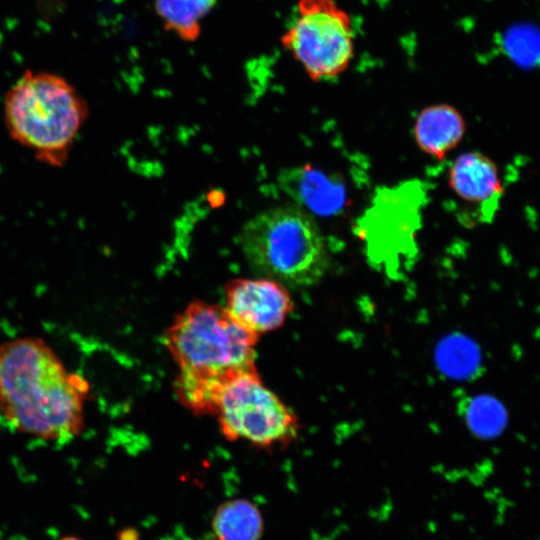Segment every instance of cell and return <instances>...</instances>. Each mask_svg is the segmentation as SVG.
Segmentation results:
<instances>
[{
    "label": "cell",
    "instance_id": "277c9868",
    "mask_svg": "<svg viewBox=\"0 0 540 540\" xmlns=\"http://www.w3.org/2000/svg\"><path fill=\"white\" fill-rule=\"evenodd\" d=\"M239 243L257 273L281 283L313 285L328 269L322 232L296 207H276L254 216L242 227Z\"/></svg>",
    "mask_w": 540,
    "mask_h": 540
},
{
    "label": "cell",
    "instance_id": "30bf717a",
    "mask_svg": "<svg viewBox=\"0 0 540 540\" xmlns=\"http://www.w3.org/2000/svg\"><path fill=\"white\" fill-rule=\"evenodd\" d=\"M278 182L295 201L317 214H332L345 200L341 184L310 166L283 170Z\"/></svg>",
    "mask_w": 540,
    "mask_h": 540
},
{
    "label": "cell",
    "instance_id": "e0dca14e",
    "mask_svg": "<svg viewBox=\"0 0 540 540\" xmlns=\"http://www.w3.org/2000/svg\"><path fill=\"white\" fill-rule=\"evenodd\" d=\"M56 540H82V539L77 536L67 535V536H62L60 538H57Z\"/></svg>",
    "mask_w": 540,
    "mask_h": 540
},
{
    "label": "cell",
    "instance_id": "6da1fadb",
    "mask_svg": "<svg viewBox=\"0 0 540 540\" xmlns=\"http://www.w3.org/2000/svg\"><path fill=\"white\" fill-rule=\"evenodd\" d=\"M88 388L43 339L0 344V414L16 431L45 441L75 438L84 427Z\"/></svg>",
    "mask_w": 540,
    "mask_h": 540
},
{
    "label": "cell",
    "instance_id": "9c48e42d",
    "mask_svg": "<svg viewBox=\"0 0 540 540\" xmlns=\"http://www.w3.org/2000/svg\"><path fill=\"white\" fill-rule=\"evenodd\" d=\"M466 123L462 114L452 105L433 104L417 115L413 134L419 149L441 160L463 139Z\"/></svg>",
    "mask_w": 540,
    "mask_h": 540
},
{
    "label": "cell",
    "instance_id": "3957f363",
    "mask_svg": "<svg viewBox=\"0 0 540 540\" xmlns=\"http://www.w3.org/2000/svg\"><path fill=\"white\" fill-rule=\"evenodd\" d=\"M88 112L76 89L49 72L26 71L4 100L9 136L51 167L65 164Z\"/></svg>",
    "mask_w": 540,
    "mask_h": 540
},
{
    "label": "cell",
    "instance_id": "7a4b0ae2",
    "mask_svg": "<svg viewBox=\"0 0 540 540\" xmlns=\"http://www.w3.org/2000/svg\"><path fill=\"white\" fill-rule=\"evenodd\" d=\"M258 336L225 307L203 301L189 304L164 335L178 367V400L195 414H215L224 389L236 378L257 371Z\"/></svg>",
    "mask_w": 540,
    "mask_h": 540
},
{
    "label": "cell",
    "instance_id": "52a82bcc",
    "mask_svg": "<svg viewBox=\"0 0 540 540\" xmlns=\"http://www.w3.org/2000/svg\"><path fill=\"white\" fill-rule=\"evenodd\" d=\"M225 308L244 328L259 335L283 325L293 309L284 284L270 278H238L225 287Z\"/></svg>",
    "mask_w": 540,
    "mask_h": 540
},
{
    "label": "cell",
    "instance_id": "2e32d148",
    "mask_svg": "<svg viewBox=\"0 0 540 540\" xmlns=\"http://www.w3.org/2000/svg\"><path fill=\"white\" fill-rule=\"evenodd\" d=\"M117 540H139V534L133 528L123 529L119 532Z\"/></svg>",
    "mask_w": 540,
    "mask_h": 540
},
{
    "label": "cell",
    "instance_id": "8992f818",
    "mask_svg": "<svg viewBox=\"0 0 540 540\" xmlns=\"http://www.w3.org/2000/svg\"><path fill=\"white\" fill-rule=\"evenodd\" d=\"M215 414L227 439L261 447L289 444L299 431L297 416L263 385L257 371L236 378L224 389Z\"/></svg>",
    "mask_w": 540,
    "mask_h": 540
},
{
    "label": "cell",
    "instance_id": "5bb4252c",
    "mask_svg": "<svg viewBox=\"0 0 540 540\" xmlns=\"http://www.w3.org/2000/svg\"><path fill=\"white\" fill-rule=\"evenodd\" d=\"M436 358L443 372L453 377L470 375L477 363V351L464 337L453 336L444 339L438 346Z\"/></svg>",
    "mask_w": 540,
    "mask_h": 540
},
{
    "label": "cell",
    "instance_id": "8fae6325",
    "mask_svg": "<svg viewBox=\"0 0 540 540\" xmlns=\"http://www.w3.org/2000/svg\"><path fill=\"white\" fill-rule=\"evenodd\" d=\"M217 540H261L264 522L260 510L247 499H232L220 504L212 518Z\"/></svg>",
    "mask_w": 540,
    "mask_h": 540
},
{
    "label": "cell",
    "instance_id": "5b68a950",
    "mask_svg": "<svg viewBox=\"0 0 540 540\" xmlns=\"http://www.w3.org/2000/svg\"><path fill=\"white\" fill-rule=\"evenodd\" d=\"M296 16L281 35L282 46L314 81L345 72L354 57L349 14L336 0H298Z\"/></svg>",
    "mask_w": 540,
    "mask_h": 540
},
{
    "label": "cell",
    "instance_id": "7c38bea8",
    "mask_svg": "<svg viewBox=\"0 0 540 540\" xmlns=\"http://www.w3.org/2000/svg\"><path fill=\"white\" fill-rule=\"evenodd\" d=\"M218 0H154V10L163 27L179 39L193 42L200 37L204 18Z\"/></svg>",
    "mask_w": 540,
    "mask_h": 540
},
{
    "label": "cell",
    "instance_id": "4fadbf2b",
    "mask_svg": "<svg viewBox=\"0 0 540 540\" xmlns=\"http://www.w3.org/2000/svg\"><path fill=\"white\" fill-rule=\"evenodd\" d=\"M502 53L514 64L528 70L540 71V27L516 23L500 35Z\"/></svg>",
    "mask_w": 540,
    "mask_h": 540
},
{
    "label": "cell",
    "instance_id": "9a60e30c",
    "mask_svg": "<svg viewBox=\"0 0 540 540\" xmlns=\"http://www.w3.org/2000/svg\"><path fill=\"white\" fill-rule=\"evenodd\" d=\"M465 418L474 433L491 437L502 429L505 415L502 406L495 399L478 396L467 404Z\"/></svg>",
    "mask_w": 540,
    "mask_h": 540
},
{
    "label": "cell",
    "instance_id": "ba28073f",
    "mask_svg": "<svg viewBox=\"0 0 540 540\" xmlns=\"http://www.w3.org/2000/svg\"><path fill=\"white\" fill-rule=\"evenodd\" d=\"M448 183L462 200L482 207L496 208L503 194L497 165L481 152L459 155L449 169Z\"/></svg>",
    "mask_w": 540,
    "mask_h": 540
}]
</instances>
